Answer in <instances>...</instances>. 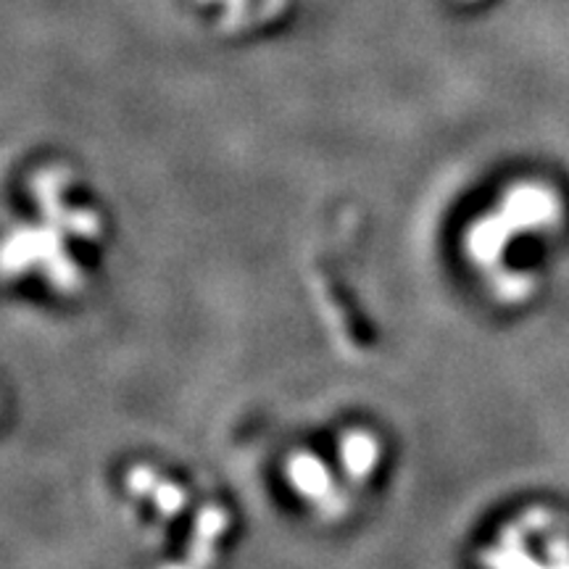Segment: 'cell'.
Here are the masks:
<instances>
[{
  "instance_id": "6da1fadb",
  "label": "cell",
  "mask_w": 569,
  "mask_h": 569,
  "mask_svg": "<svg viewBox=\"0 0 569 569\" xmlns=\"http://www.w3.org/2000/svg\"><path fill=\"white\" fill-rule=\"evenodd\" d=\"M111 211L82 167L40 156L19 167L3 234L6 288L42 306H74L101 280Z\"/></svg>"
},
{
  "instance_id": "7a4b0ae2",
  "label": "cell",
  "mask_w": 569,
  "mask_h": 569,
  "mask_svg": "<svg viewBox=\"0 0 569 569\" xmlns=\"http://www.w3.org/2000/svg\"><path fill=\"white\" fill-rule=\"evenodd\" d=\"M565 224V198L557 184L536 172L507 174L459 217L453 261L486 309L517 315L540 293Z\"/></svg>"
},
{
  "instance_id": "3957f363",
  "label": "cell",
  "mask_w": 569,
  "mask_h": 569,
  "mask_svg": "<svg viewBox=\"0 0 569 569\" xmlns=\"http://www.w3.org/2000/svg\"><path fill=\"white\" fill-rule=\"evenodd\" d=\"M113 503L140 569H227L240 517L222 490L193 469L132 457L113 475Z\"/></svg>"
},
{
  "instance_id": "277c9868",
  "label": "cell",
  "mask_w": 569,
  "mask_h": 569,
  "mask_svg": "<svg viewBox=\"0 0 569 569\" xmlns=\"http://www.w3.org/2000/svg\"><path fill=\"white\" fill-rule=\"evenodd\" d=\"M393 443L372 419H340L296 440L277 467L280 493L319 530L353 525L388 486Z\"/></svg>"
},
{
  "instance_id": "5b68a950",
  "label": "cell",
  "mask_w": 569,
  "mask_h": 569,
  "mask_svg": "<svg viewBox=\"0 0 569 569\" xmlns=\"http://www.w3.org/2000/svg\"><path fill=\"white\" fill-rule=\"evenodd\" d=\"M467 569H569V515L538 501L498 511L469 540Z\"/></svg>"
}]
</instances>
